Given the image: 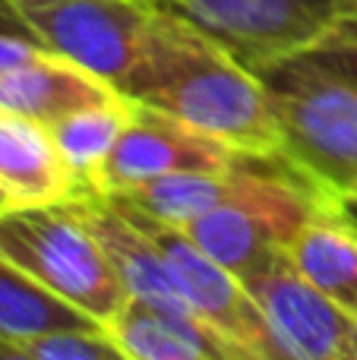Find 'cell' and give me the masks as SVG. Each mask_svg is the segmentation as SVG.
I'll list each match as a JSON object with an SVG mask.
<instances>
[{
  "instance_id": "6da1fadb",
  "label": "cell",
  "mask_w": 357,
  "mask_h": 360,
  "mask_svg": "<svg viewBox=\"0 0 357 360\" xmlns=\"http://www.w3.org/2000/svg\"><path fill=\"white\" fill-rule=\"evenodd\" d=\"M120 95L171 114L240 155H282V133L263 79L162 6H155L143 60L126 76Z\"/></svg>"
},
{
  "instance_id": "7a4b0ae2",
  "label": "cell",
  "mask_w": 357,
  "mask_h": 360,
  "mask_svg": "<svg viewBox=\"0 0 357 360\" xmlns=\"http://www.w3.org/2000/svg\"><path fill=\"white\" fill-rule=\"evenodd\" d=\"M329 205L332 202L282 155H247L234 196L181 231L247 285L285 259L297 231Z\"/></svg>"
},
{
  "instance_id": "3957f363",
  "label": "cell",
  "mask_w": 357,
  "mask_h": 360,
  "mask_svg": "<svg viewBox=\"0 0 357 360\" xmlns=\"http://www.w3.org/2000/svg\"><path fill=\"white\" fill-rule=\"evenodd\" d=\"M282 133V158L329 202L357 186V89L294 54L257 70Z\"/></svg>"
},
{
  "instance_id": "277c9868",
  "label": "cell",
  "mask_w": 357,
  "mask_h": 360,
  "mask_svg": "<svg viewBox=\"0 0 357 360\" xmlns=\"http://www.w3.org/2000/svg\"><path fill=\"white\" fill-rule=\"evenodd\" d=\"M0 256L101 326L130 300L108 253L70 202L0 212Z\"/></svg>"
},
{
  "instance_id": "5b68a950",
  "label": "cell",
  "mask_w": 357,
  "mask_h": 360,
  "mask_svg": "<svg viewBox=\"0 0 357 360\" xmlns=\"http://www.w3.org/2000/svg\"><path fill=\"white\" fill-rule=\"evenodd\" d=\"M48 51L120 92L143 60L155 6L149 0H13Z\"/></svg>"
},
{
  "instance_id": "8992f818",
  "label": "cell",
  "mask_w": 357,
  "mask_h": 360,
  "mask_svg": "<svg viewBox=\"0 0 357 360\" xmlns=\"http://www.w3.org/2000/svg\"><path fill=\"white\" fill-rule=\"evenodd\" d=\"M136 228H143L152 237L158 250H162L164 262H168L171 275H174L177 288L183 297L190 300L200 319H206L221 342L231 348L234 360H278L275 338L266 323L263 307L250 294V288L231 275L225 266L202 253L181 228L168 221H158L149 212L136 209V205L124 202L117 196H108Z\"/></svg>"
},
{
  "instance_id": "52a82bcc",
  "label": "cell",
  "mask_w": 357,
  "mask_h": 360,
  "mask_svg": "<svg viewBox=\"0 0 357 360\" xmlns=\"http://www.w3.org/2000/svg\"><path fill=\"white\" fill-rule=\"evenodd\" d=\"M238 57L253 73L323 41L339 0H152Z\"/></svg>"
},
{
  "instance_id": "ba28073f",
  "label": "cell",
  "mask_w": 357,
  "mask_h": 360,
  "mask_svg": "<svg viewBox=\"0 0 357 360\" xmlns=\"http://www.w3.org/2000/svg\"><path fill=\"white\" fill-rule=\"evenodd\" d=\"M240 158V152L181 124L171 114L133 105L130 120L98 174V193L114 196L152 177L181 171H231Z\"/></svg>"
},
{
  "instance_id": "9c48e42d",
  "label": "cell",
  "mask_w": 357,
  "mask_h": 360,
  "mask_svg": "<svg viewBox=\"0 0 357 360\" xmlns=\"http://www.w3.org/2000/svg\"><path fill=\"white\" fill-rule=\"evenodd\" d=\"M263 307L278 360H357L354 319L310 288L288 259L247 281Z\"/></svg>"
},
{
  "instance_id": "30bf717a",
  "label": "cell",
  "mask_w": 357,
  "mask_h": 360,
  "mask_svg": "<svg viewBox=\"0 0 357 360\" xmlns=\"http://www.w3.org/2000/svg\"><path fill=\"white\" fill-rule=\"evenodd\" d=\"M70 209L82 218V224L101 243V250L108 253V259H111L114 272H117L120 285L126 288L130 300L155 307V310L168 313V316H181V319L200 316L190 307V300L183 297V291L177 288L162 250L111 199L101 196V193H79V196L70 199Z\"/></svg>"
},
{
  "instance_id": "8fae6325",
  "label": "cell",
  "mask_w": 357,
  "mask_h": 360,
  "mask_svg": "<svg viewBox=\"0 0 357 360\" xmlns=\"http://www.w3.org/2000/svg\"><path fill=\"white\" fill-rule=\"evenodd\" d=\"M124 95L73 60L44 51L35 60L0 76V111L35 124H57L60 117L89 105L117 101Z\"/></svg>"
},
{
  "instance_id": "7c38bea8",
  "label": "cell",
  "mask_w": 357,
  "mask_h": 360,
  "mask_svg": "<svg viewBox=\"0 0 357 360\" xmlns=\"http://www.w3.org/2000/svg\"><path fill=\"white\" fill-rule=\"evenodd\" d=\"M0 186L16 205H54L76 196V180L44 124L0 111Z\"/></svg>"
},
{
  "instance_id": "4fadbf2b",
  "label": "cell",
  "mask_w": 357,
  "mask_h": 360,
  "mask_svg": "<svg viewBox=\"0 0 357 360\" xmlns=\"http://www.w3.org/2000/svg\"><path fill=\"white\" fill-rule=\"evenodd\" d=\"M285 259L310 288L351 319L357 316V228L335 212V205L323 209L297 231Z\"/></svg>"
},
{
  "instance_id": "5bb4252c",
  "label": "cell",
  "mask_w": 357,
  "mask_h": 360,
  "mask_svg": "<svg viewBox=\"0 0 357 360\" xmlns=\"http://www.w3.org/2000/svg\"><path fill=\"white\" fill-rule=\"evenodd\" d=\"M105 332L130 360H234L206 319L168 316L139 300H126Z\"/></svg>"
},
{
  "instance_id": "9a60e30c",
  "label": "cell",
  "mask_w": 357,
  "mask_h": 360,
  "mask_svg": "<svg viewBox=\"0 0 357 360\" xmlns=\"http://www.w3.org/2000/svg\"><path fill=\"white\" fill-rule=\"evenodd\" d=\"M95 329H105V326L0 256V335L32 342L41 335H54V332Z\"/></svg>"
},
{
  "instance_id": "2e32d148",
  "label": "cell",
  "mask_w": 357,
  "mask_h": 360,
  "mask_svg": "<svg viewBox=\"0 0 357 360\" xmlns=\"http://www.w3.org/2000/svg\"><path fill=\"white\" fill-rule=\"evenodd\" d=\"M130 114L133 101L117 98L105 101V105L79 108V111L67 114V117L48 127L63 165L76 180V196L79 193H98V174L111 158Z\"/></svg>"
},
{
  "instance_id": "e0dca14e",
  "label": "cell",
  "mask_w": 357,
  "mask_h": 360,
  "mask_svg": "<svg viewBox=\"0 0 357 360\" xmlns=\"http://www.w3.org/2000/svg\"><path fill=\"white\" fill-rule=\"evenodd\" d=\"M244 158H240L231 171H181V174L152 177L126 193H114V196L136 205V209H143V212H149L158 221L183 228L187 221L206 215L215 205H221L225 199L234 196Z\"/></svg>"
},
{
  "instance_id": "ac0fdd59",
  "label": "cell",
  "mask_w": 357,
  "mask_h": 360,
  "mask_svg": "<svg viewBox=\"0 0 357 360\" xmlns=\"http://www.w3.org/2000/svg\"><path fill=\"white\" fill-rule=\"evenodd\" d=\"M41 360H130L105 329L95 332H54L22 342Z\"/></svg>"
},
{
  "instance_id": "d6986e66",
  "label": "cell",
  "mask_w": 357,
  "mask_h": 360,
  "mask_svg": "<svg viewBox=\"0 0 357 360\" xmlns=\"http://www.w3.org/2000/svg\"><path fill=\"white\" fill-rule=\"evenodd\" d=\"M304 54L313 63H320L323 70H329V73H335L339 79L351 82L357 89V48H348V44H313Z\"/></svg>"
},
{
  "instance_id": "ffe728a7",
  "label": "cell",
  "mask_w": 357,
  "mask_h": 360,
  "mask_svg": "<svg viewBox=\"0 0 357 360\" xmlns=\"http://www.w3.org/2000/svg\"><path fill=\"white\" fill-rule=\"evenodd\" d=\"M44 44L35 38H22V35H4L0 32V76L10 73V70L22 67V63L35 60L38 54H44Z\"/></svg>"
},
{
  "instance_id": "44dd1931",
  "label": "cell",
  "mask_w": 357,
  "mask_h": 360,
  "mask_svg": "<svg viewBox=\"0 0 357 360\" xmlns=\"http://www.w3.org/2000/svg\"><path fill=\"white\" fill-rule=\"evenodd\" d=\"M320 44H348L357 48V0H339V13H335L329 32L323 35Z\"/></svg>"
},
{
  "instance_id": "7402d4cb",
  "label": "cell",
  "mask_w": 357,
  "mask_h": 360,
  "mask_svg": "<svg viewBox=\"0 0 357 360\" xmlns=\"http://www.w3.org/2000/svg\"><path fill=\"white\" fill-rule=\"evenodd\" d=\"M0 32L4 35H22V38H35V32L29 29V22L22 19V13L16 10L13 0H0ZM38 41V38H35Z\"/></svg>"
},
{
  "instance_id": "603a6c76",
  "label": "cell",
  "mask_w": 357,
  "mask_h": 360,
  "mask_svg": "<svg viewBox=\"0 0 357 360\" xmlns=\"http://www.w3.org/2000/svg\"><path fill=\"white\" fill-rule=\"evenodd\" d=\"M0 360H41V357L32 348H25L22 342H16V338L0 335Z\"/></svg>"
},
{
  "instance_id": "cb8c5ba5",
  "label": "cell",
  "mask_w": 357,
  "mask_h": 360,
  "mask_svg": "<svg viewBox=\"0 0 357 360\" xmlns=\"http://www.w3.org/2000/svg\"><path fill=\"white\" fill-rule=\"evenodd\" d=\"M332 205H335V212H339L345 221H351L357 228V186H354V190H348V193H342Z\"/></svg>"
},
{
  "instance_id": "d4e9b609",
  "label": "cell",
  "mask_w": 357,
  "mask_h": 360,
  "mask_svg": "<svg viewBox=\"0 0 357 360\" xmlns=\"http://www.w3.org/2000/svg\"><path fill=\"white\" fill-rule=\"evenodd\" d=\"M13 205H16V202H13V199H10V193H6V190H4V186H0V212L13 209Z\"/></svg>"
},
{
  "instance_id": "484cf974",
  "label": "cell",
  "mask_w": 357,
  "mask_h": 360,
  "mask_svg": "<svg viewBox=\"0 0 357 360\" xmlns=\"http://www.w3.org/2000/svg\"><path fill=\"white\" fill-rule=\"evenodd\" d=\"M354 338H357V316H354Z\"/></svg>"
}]
</instances>
